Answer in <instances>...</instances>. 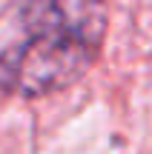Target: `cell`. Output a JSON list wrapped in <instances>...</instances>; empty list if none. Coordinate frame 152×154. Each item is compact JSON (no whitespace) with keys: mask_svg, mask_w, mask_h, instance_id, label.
<instances>
[{"mask_svg":"<svg viewBox=\"0 0 152 154\" xmlns=\"http://www.w3.org/2000/svg\"><path fill=\"white\" fill-rule=\"evenodd\" d=\"M106 11L92 3H20L0 14V88L49 94L98 57Z\"/></svg>","mask_w":152,"mask_h":154,"instance_id":"cell-1","label":"cell"}]
</instances>
